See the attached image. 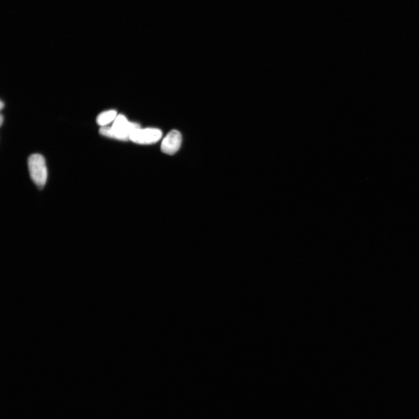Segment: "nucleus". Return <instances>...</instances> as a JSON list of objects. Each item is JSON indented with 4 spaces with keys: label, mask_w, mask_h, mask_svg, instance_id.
Listing matches in <instances>:
<instances>
[{
    "label": "nucleus",
    "mask_w": 419,
    "mask_h": 419,
    "mask_svg": "<svg viewBox=\"0 0 419 419\" xmlns=\"http://www.w3.org/2000/svg\"><path fill=\"white\" fill-rule=\"evenodd\" d=\"M181 143L182 136L181 133L176 130H172L169 132L163 140L161 149L165 154L174 155L179 151Z\"/></svg>",
    "instance_id": "nucleus-4"
},
{
    "label": "nucleus",
    "mask_w": 419,
    "mask_h": 419,
    "mask_svg": "<svg viewBox=\"0 0 419 419\" xmlns=\"http://www.w3.org/2000/svg\"><path fill=\"white\" fill-rule=\"evenodd\" d=\"M117 112L114 110L104 111L99 114L97 118V123L102 127L107 126L112 122H114Z\"/></svg>",
    "instance_id": "nucleus-5"
},
{
    "label": "nucleus",
    "mask_w": 419,
    "mask_h": 419,
    "mask_svg": "<svg viewBox=\"0 0 419 419\" xmlns=\"http://www.w3.org/2000/svg\"><path fill=\"white\" fill-rule=\"evenodd\" d=\"M0 104H1L0 107H1V110H2L4 107V103L3 102V101H1V103H0Z\"/></svg>",
    "instance_id": "nucleus-6"
},
{
    "label": "nucleus",
    "mask_w": 419,
    "mask_h": 419,
    "mask_svg": "<svg viewBox=\"0 0 419 419\" xmlns=\"http://www.w3.org/2000/svg\"><path fill=\"white\" fill-rule=\"evenodd\" d=\"M0 117H1V119H0V122H1V125H2L3 123V115H1V116H0Z\"/></svg>",
    "instance_id": "nucleus-7"
},
{
    "label": "nucleus",
    "mask_w": 419,
    "mask_h": 419,
    "mask_svg": "<svg viewBox=\"0 0 419 419\" xmlns=\"http://www.w3.org/2000/svg\"><path fill=\"white\" fill-rule=\"evenodd\" d=\"M162 132L156 128H138L132 132L130 140L137 144L155 143L162 138Z\"/></svg>",
    "instance_id": "nucleus-3"
},
{
    "label": "nucleus",
    "mask_w": 419,
    "mask_h": 419,
    "mask_svg": "<svg viewBox=\"0 0 419 419\" xmlns=\"http://www.w3.org/2000/svg\"><path fill=\"white\" fill-rule=\"evenodd\" d=\"M139 128L138 124L131 123L126 116L119 114L116 116L112 127H102L99 132L108 138L126 141L130 140L132 132Z\"/></svg>",
    "instance_id": "nucleus-1"
},
{
    "label": "nucleus",
    "mask_w": 419,
    "mask_h": 419,
    "mask_svg": "<svg viewBox=\"0 0 419 419\" xmlns=\"http://www.w3.org/2000/svg\"><path fill=\"white\" fill-rule=\"evenodd\" d=\"M28 167L32 181L39 188L45 185L47 179V169L44 157L34 154L28 160Z\"/></svg>",
    "instance_id": "nucleus-2"
}]
</instances>
